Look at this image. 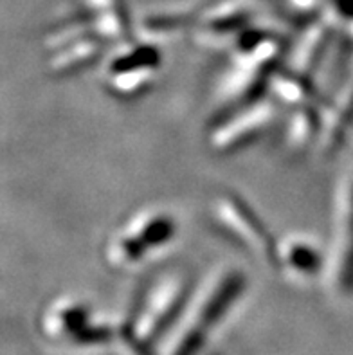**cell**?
Listing matches in <instances>:
<instances>
[{
    "label": "cell",
    "instance_id": "1",
    "mask_svg": "<svg viewBox=\"0 0 353 355\" xmlns=\"http://www.w3.org/2000/svg\"><path fill=\"white\" fill-rule=\"evenodd\" d=\"M246 287L247 275L240 267L224 266L213 270L204 284L195 288L186 311L171 330L164 355H197Z\"/></svg>",
    "mask_w": 353,
    "mask_h": 355
},
{
    "label": "cell",
    "instance_id": "2",
    "mask_svg": "<svg viewBox=\"0 0 353 355\" xmlns=\"http://www.w3.org/2000/svg\"><path fill=\"white\" fill-rule=\"evenodd\" d=\"M195 293V278L186 269H170L157 276L135 303L125 327L146 347L173 330Z\"/></svg>",
    "mask_w": 353,
    "mask_h": 355
},
{
    "label": "cell",
    "instance_id": "3",
    "mask_svg": "<svg viewBox=\"0 0 353 355\" xmlns=\"http://www.w3.org/2000/svg\"><path fill=\"white\" fill-rule=\"evenodd\" d=\"M177 218L161 207H148L119 225L105 245V260L114 270H130L177 236Z\"/></svg>",
    "mask_w": 353,
    "mask_h": 355
},
{
    "label": "cell",
    "instance_id": "4",
    "mask_svg": "<svg viewBox=\"0 0 353 355\" xmlns=\"http://www.w3.org/2000/svg\"><path fill=\"white\" fill-rule=\"evenodd\" d=\"M216 230L264 266L277 269V240L256 209L234 191L215 195L209 207Z\"/></svg>",
    "mask_w": 353,
    "mask_h": 355
},
{
    "label": "cell",
    "instance_id": "5",
    "mask_svg": "<svg viewBox=\"0 0 353 355\" xmlns=\"http://www.w3.org/2000/svg\"><path fill=\"white\" fill-rule=\"evenodd\" d=\"M40 330L47 341L74 350L105 347L117 338V329L98 323L89 303L76 296L56 297L45 306Z\"/></svg>",
    "mask_w": 353,
    "mask_h": 355
},
{
    "label": "cell",
    "instance_id": "6",
    "mask_svg": "<svg viewBox=\"0 0 353 355\" xmlns=\"http://www.w3.org/2000/svg\"><path fill=\"white\" fill-rule=\"evenodd\" d=\"M261 17L258 0H207L193 8L189 33L200 47L233 51L234 44Z\"/></svg>",
    "mask_w": 353,
    "mask_h": 355
},
{
    "label": "cell",
    "instance_id": "7",
    "mask_svg": "<svg viewBox=\"0 0 353 355\" xmlns=\"http://www.w3.org/2000/svg\"><path fill=\"white\" fill-rule=\"evenodd\" d=\"M161 49L153 42L134 40L116 45L105 67V85L112 96L134 99L146 94L161 67Z\"/></svg>",
    "mask_w": 353,
    "mask_h": 355
},
{
    "label": "cell",
    "instance_id": "8",
    "mask_svg": "<svg viewBox=\"0 0 353 355\" xmlns=\"http://www.w3.org/2000/svg\"><path fill=\"white\" fill-rule=\"evenodd\" d=\"M283 105L273 96H265L255 105L231 114L211 125L207 144L218 155H229L249 148L267 137L282 119Z\"/></svg>",
    "mask_w": 353,
    "mask_h": 355
},
{
    "label": "cell",
    "instance_id": "9",
    "mask_svg": "<svg viewBox=\"0 0 353 355\" xmlns=\"http://www.w3.org/2000/svg\"><path fill=\"white\" fill-rule=\"evenodd\" d=\"M336 231L330 249V278L339 293H353V179L346 180L337 197Z\"/></svg>",
    "mask_w": 353,
    "mask_h": 355
},
{
    "label": "cell",
    "instance_id": "10",
    "mask_svg": "<svg viewBox=\"0 0 353 355\" xmlns=\"http://www.w3.org/2000/svg\"><path fill=\"white\" fill-rule=\"evenodd\" d=\"M334 27L336 24L327 17H316L304 22L300 38L289 47L285 67L295 74L313 80V74L319 71L330 49Z\"/></svg>",
    "mask_w": 353,
    "mask_h": 355
},
{
    "label": "cell",
    "instance_id": "11",
    "mask_svg": "<svg viewBox=\"0 0 353 355\" xmlns=\"http://www.w3.org/2000/svg\"><path fill=\"white\" fill-rule=\"evenodd\" d=\"M108 49H110L108 42L99 38L94 33H90V35L80 36L76 40L51 49L47 69L53 76H74V74H80V72L89 71L90 67L98 65L107 56Z\"/></svg>",
    "mask_w": 353,
    "mask_h": 355
},
{
    "label": "cell",
    "instance_id": "12",
    "mask_svg": "<svg viewBox=\"0 0 353 355\" xmlns=\"http://www.w3.org/2000/svg\"><path fill=\"white\" fill-rule=\"evenodd\" d=\"M322 126L319 137V152L325 157H332L343 146L346 134L353 126V78L341 87L334 98L325 101L321 108Z\"/></svg>",
    "mask_w": 353,
    "mask_h": 355
},
{
    "label": "cell",
    "instance_id": "13",
    "mask_svg": "<svg viewBox=\"0 0 353 355\" xmlns=\"http://www.w3.org/2000/svg\"><path fill=\"white\" fill-rule=\"evenodd\" d=\"M325 257L307 234H291L277 242V269L294 279H312L321 272Z\"/></svg>",
    "mask_w": 353,
    "mask_h": 355
},
{
    "label": "cell",
    "instance_id": "14",
    "mask_svg": "<svg viewBox=\"0 0 353 355\" xmlns=\"http://www.w3.org/2000/svg\"><path fill=\"white\" fill-rule=\"evenodd\" d=\"M83 9L89 13L96 35L110 45L135 38L126 0H85Z\"/></svg>",
    "mask_w": 353,
    "mask_h": 355
},
{
    "label": "cell",
    "instance_id": "15",
    "mask_svg": "<svg viewBox=\"0 0 353 355\" xmlns=\"http://www.w3.org/2000/svg\"><path fill=\"white\" fill-rule=\"evenodd\" d=\"M321 126L322 117L318 103L291 108L285 132H283L285 148L294 155H300L312 146H318L319 137H321Z\"/></svg>",
    "mask_w": 353,
    "mask_h": 355
},
{
    "label": "cell",
    "instance_id": "16",
    "mask_svg": "<svg viewBox=\"0 0 353 355\" xmlns=\"http://www.w3.org/2000/svg\"><path fill=\"white\" fill-rule=\"evenodd\" d=\"M268 92L283 107L289 108L316 103V99H318V89H316L313 80L289 71L285 65L273 76Z\"/></svg>",
    "mask_w": 353,
    "mask_h": 355
}]
</instances>
